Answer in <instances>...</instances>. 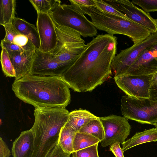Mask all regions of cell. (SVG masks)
Listing matches in <instances>:
<instances>
[{
	"label": "cell",
	"mask_w": 157,
	"mask_h": 157,
	"mask_svg": "<svg viewBox=\"0 0 157 157\" xmlns=\"http://www.w3.org/2000/svg\"><path fill=\"white\" fill-rule=\"evenodd\" d=\"M117 45V38L113 35H97L86 44L78 58L61 77L74 91H92L112 75Z\"/></svg>",
	"instance_id": "cell-1"
},
{
	"label": "cell",
	"mask_w": 157,
	"mask_h": 157,
	"mask_svg": "<svg viewBox=\"0 0 157 157\" xmlns=\"http://www.w3.org/2000/svg\"><path fill=\"white\" fill-rule=\"evenodd\" d=\"M70 87L60 76L29 74L12 85L20 100L36 107H66L71 99Z\"/></svg>",
	"instance_id": "cell-2"
},
{
	"label": "cell",
	"mask_w": 157,
	"mask_h": 157,
	"mask_svg": "<svg viewBox=\"0 0 157 157\" xmlns=\"http://www.w3.org/2000/svg\"><path fill=\"white\" fill-rule=\"evenodd\" d=\"M73 2L84 14L90 17L97 29L111 35L120 34L127 36L134 44L140 43L151 33L145 27L128 19L103 12L96 6H80Z\"/></svg>",
	"instance_id": "cell-3"
},
{
	"label": "cell",
	"mask_w": 157,
	"mask_h": 157,
	"mask_svg": "<svg viewBox=\"0 0 157 157\" xmlns=\"http://www.w3.org/2000/svg\"><path fill=\"white\" fill-rule=\"evenodd\" d=\"M35 121L30 129L34 138L31 157H45L51 149L58 144L59 134L67 120L55 110L45 109L34 114Z\"/></svg>",
	"instance_id": "cell-4"
},
{
	"label": "cell",
	"mask_w": 157,
	"mask_h": 157,
	"mask_svg": "<svg viewBox=\"0 0 157 157\" xmlns=\"http://www.w3.org/2000/svg\"><path fill=\"white\" fill-rule=\"evenodd\" d=\"M49 14L54 24L71 29L84 37L97 35V29L82 11L72 4L58 5Z\"/></svg>",
	"instance_id": "cell-5"
},
{
	"label": "cell",
	"mask_w": 157,
	"mask_h": 157,
	"mask_svg": "<svg viewBox=\"0 0 157 157\" xmlns=\"http://www.w3.org/2000/svg\"><path fill=\"white\" fill-rule=\"evenodd\" d=\"M122 115L128 119L154 125L157 121V102L149 98L137 99L127 95L122 97Z\"/></svg>",
	"instance_id": "cell-6"
},
{
	"label": "cell",
	"mask_w": 157,
	"mask_h": 157,
	"mask_svg": "<svg viewBox=\"0 0 157 157\" xmlns=\"http://www.w3.org/2000/svg\"><path fill=\"white\" fill-rule=\"evenodd\" d=\"M157 43V32L152 33L146 39L121 51L116 56L112 65L115 76L124 74L146 49Z\"/></svg>",
	"instance_id": "cell-7"
},
{
	"label": "cell",
	"mask_w": 157,
	"mask_h": 157,
	"mask_svg": "<svg viewBox=\"0 0 157 157\" xmlns=\"http://www.w3.org/2000/svg\"><path fill=\"white\" fill-rule=\"evenodd\" d=\"M103 127L105 137L101 142L105 147L117 143L122 144L129 135L131 127L125 117L111 115L100 117Z\"/></svg>",
	"instance_id": "cell-8"
},
{
	"label": "cell",
	"mask_w": 157,
	"mask_h": 157,
	"mask_svg": "<svg viewBox=\"0 0 157 157\" xmlns=\"http://www.w3.org/2000/svg\"><path fill=\"white\" fill-rule=\"evenodd\" d=\"M153 74H122L114 76V79L118 86L126 95L137 99L149 98V90Z\"/></svg>",
	"instance_id": "cell-9"
},
{
	"label": "cell",
	"mask_w": 157,
	"mask_h": 157,
	"mask_svg": "<svg viewBox=\"0 0 157 157\" xmlns=\"http://www.w3.org/2000/svg\"><path fill=\"white\" fill-rule=\"evenodd\" d=\"M128 19L145 27L151 33L157 32V19H154L142 9L128 0H104Z\"/></svg>",
	"instance_id": "cell-10"
},
{
	"label": "cell",
	"mask_w": 157,
	"mask_h": 157,
	"mask_svg": "<svg viewBox=\"0 0 157 157\" xmlns=\"http://www.w3.org/2000/svg\"><path fill=\"white\" fill-rule=\"evenodd\" d=\"M71 66L59 62L50 52H44L36 49L30 74L61 76Z\"/></svg>",
	"instance_id": "cell-11"
},
{
	"label": "cell",
	"mask_w": 157,
	"mask_h": 157,
	"mask_svg": "<svg viewBox=\"0 0 157 157\" xmlns=\"http://www.w3.org/2000/svg\"><path fill=\"white\" fill-rule=\"evenodd\" d=\"M36 24L40 41L39 50L50 52L56 48L58 42L55 24L49 13H37Z\"/></svg>",
	"instance_id": "cell-12"
},
{
	"label": "cell",
	"mask_w": 157,
	"mask_h": 157,
	"mask_svg": "<svg viewBox=\"0 0 157 157\" xmlns=\"http://www.w3.org/2000/svg\"><path fill=\"white\" fill-rule=\"evenodd\" d=\"M157 72V43L144 50L124 74L148 75Z\"/></svg>",
	"instance_id": "cell-13"
},
{
	"label": "cell",
	"mask_w": 157,
	"mask_h": 157,
	"mask_svg": "<svg viewBox=\"0 0 157 157\" xmlns=\"http://www.w3.org/2000/svg\"><path fill=\"white\" fill-rule=\"evenodd\" d=\"M35 50L8 52L15 71V80L30 74Z\"/></svg>",
	"instance_id": "cell-14"
},
{
	"label": "cell",
	"mask_w": 157,
	"mask_h": 157,
	"mask_svg": "<svg viewBox=\"0 0 157 157\" xmlns=\"http://www.w3.org/2000/svg\"><path fill=\"white\" fill-rule=\"evenodd\" d=\"M34 138L31 129L23 131L13 143V157H31L34 149Z\"/></svg>",
	"instance_id": "cell-15"
},
{
	"label": "cell",
	"mask_w": 157,
	"mask_h": 157,
	"mask_svg": "<svg viewBox=\"0 0 157 157\" xmlns=\"http://www.w3.org/2000/svg\"><path fill=\"white\" fill-rule=\"evenodd\" d=\"M12 24L20 34L28 38L36 49L39 50L40 41L37 27L23 19L16 17Z\"/></svg>",
	"instance_id": "cell-16"
},
{
	"label": "cell",
	"mask_w": 157,
	"mask_h": 157,
	"mask_svg": "<svg viewBox=\"0 0 157 157\" xmlns=\"http://www.w3.org/2000/svg\"><path fill=\"white\" fill-rule=\"evenodd\" d=\"M99 118L86 109L75 110L70 112L69 118L65 125L78 132L89 122Z\"/></svg>",
	"instance_id": "cell-17"
},
{
	"label": "cell",
	"mask_w": 157,
	"mask_h": 157,
	"mask_svg": "<svg viewBox=\"0 0 157 157\" xmlns=\"http://www.w3.org/2000/svg\"><path fill=\"white\" fill-rule=\"evenodd\" d=\"M157 141V129H146L142 132L136 133L132 137L121 144L124 151L144 143Z\"/></svg>",
	"instance_id": "cell-18"
},
{
	"label": "cell",
	"mask_w": 157,
	"mask_h": 157,
	"mask_svg": "<svg viewBox=\"0 0 157 157\" xmlns=\"http://www.w3.org/2000/svg\"><path fill=\"white\" fill-rule=\"evenodd\" d=\"M76 132L65 124L61 129L58 144L65 152L71 154L74 153L73 141Z\"/></svg>",
	"instance_id": "cell-19"
},
{
	"label": "cell",
	"mask_w": 157,
	"mask_h": 157,
	"mask_svg": "<svg viewBox=\"0 0 157 157\" xmlns=\"http://www.w3.org/2000/svg\"><path fill=\"white\" fill-rule=\"evenodd\" d=\"M16 1L1 0L0 1V24L4 25L12 23L15 17Z\"/></svg>",
	"instance_id": "cell-20"
},
{
	"label": "cell",
	"mask_w": 157,
	"mask_h": 157,
	"mask_svg": "<svg viewBox=\"0 0 157 157\" xmlns=\"http://www.w3.org/2000/svg\"><path fill=\"white\" fill-rule=\"evenodd\" d=\"M100 142L99 139L91 134L77 132L73 141L74 152Z\"/></svg>",
	"instance_id": "cell-21"
},
{
	"label": "cell",
	"mask_w": 157,
	"mask_h": 157,
	"mask_svg": "<svg viewBox=\"0 0 157 157\" xmlns=\"http://www.w3.org/2000/svg\"><path fill=\"white\" fill-rule=\"evenodd\" d=\"M78 132L91 134L99 139L101 142L105 137L104 130L100 117L89 122Z\"/></svg>",
	"instance_id": "cell-22"
},
{
	"label": "cell",
	"mask_w": 157,
	"mask_h": 157,
	"mask_svg": "<svg viewBox=\"0 0 157 157\" xmlns=\"http://www.w3.org/2000/svg\"><path fill=\"white\" fill-rule=\"evenodd\" d=\"M37 13H49L50 10L56 5L61 4L59 0H30Z\"/></svg>",
	"instance_id": "cell-23"
},
{
	"label": "cell",
	"mask_w": 157,
	"mask_h": 157,
	"mask_svg": "<svg viewBox=\"0 0 157 157\" xmlns=\"http://www.w3.org/2000/svg\"><path fill=\"white\" fill-rule=\"evenodd\" d=\"M2 49L0 61L2 70L6 77L15 78L16 72L9 55L5 48H2Z\"/></svg>",
	"instance_id": "cell-24"
},
{
	"label": "cell",
	"mask_w": 157,
	"mask_h": 157,
	"mask_svg": "<svg viewBox=\"0 0 157 157\" xmlns=\"http://www.w3.org/2000/svg\"><path fill=\"white\" fill-rule=\"evenodd\" d=\"M131 2L146 13L157 11V0H132Z\"/></svg>",
	"instance_id": "cell-25"
},
{
	"label": "cell",
	"mask_w": 157,
	"mask_h": 157,
	"mask_svg": "<svg viewBox=\"0 0 157 157\" xmlns=\"http://www.w3.org/2000/svg\"><path fill=\"white\" fill-rule=\"evenodd\" d=\"M95 1L96 7L101 11L128 19L124 14L105 2L104 0H95Z\"/></svg>",
	"instance_id": "cell-26"
},
{
	"label": "cell",
	"mask_w": 157,
	"mask_h": 157,
	"mask_svg": "<svg viewBox=\"0 0 157 157\" xmlns=\"http://www.w3.org/2000/svg\"><path fill=\"white\" fill-rule=\"evenodd\" d=\"M1 46L2 48H5L8 52H20L25 50H31L36 49L34 45L32 43H30L25 47H22L13 43L5 41L3 40L1 41Z\"/></svg>",
	"instance_id": "cell-27"
},
{
	"label": "cell",
	"mask_w": 157,
	"mask_h": 157,
	"mask_svg": "<svg viewBox=\"0 0 157 157\" xmlns=\"http://www.w3.org/2000/svg\"><path fill=\"white\" fill-rule=\"evenodd\" d=\"M98 143L74 152L76 157H99L98 151Z\"/></svg>",
	"instance_id": "cell-28"
},
{
	"label": "cell",
	"mask_w": 157,
	"mask_h": 157,
	"mask_svg": "<svg viewBox=\"0 0 157 157\" xmlns=\"http://www.w3.org/2000/svg\"><path fill=\"white\" fill-rule=\"evenodd\" d=\"M3 26L5 30L6 34L3 40L6 42L13 43L14 38L20 33L12 23Z\"/></svg>",
	"instance_id": "cell-29"
},
{
	"label": "cell",
	"mask_w": 157,
	"mask_h": 157,
	"mask_svg": "<svg viewBox=\"0 0 157 157\" xmlns=\"http://www.w3.org/2000/svg\"><path fill=\"white\" fill-rule=\"evenodd\" d=\"M58 144L51 149L45 157H71V154L64 151Z\"/></svg>",
	"instance_id": "cell-30"
},
{
	"label": "cell",
	"mask_w": 157,
	"mask_h": 157,
	"mask_svg": "<svg viewBox=\"0 0 157 157\" xmlns=\"http://www.w3.org/2000/svg\"><path fill=\"white\" fill-rule=\"evenodd\" d=\"M13 43L22 47H25L32 43L26 36L20 34L14 38Z\"/></svg>",
	"instance_id": "cell-31"
},
{
	"label": "cell",
	"mask_w": 157,
	"mask_h": 157,
	"mask_svg": "<svg viewBox=\"0 0 157 157\" xmlns=\"http://www.w3.org/2000/svg\"><path fill=\"white\" fill-rule=\"evenodd\" d=\"M11 153L7 145L0 137V157H10Z\"/></svg>",
	"instance_id": "cell-32"
},
{
	"label": "cell",
	"mask_w": 157,
	"mask_h": 157,
	"mask_svg": "<svg viewBox=\"0 0 157 157\" xmlns=\"http://www.w3.org/2000/svg\"><path fill=\"white\" fill-rule=\"evenodd\" d=\"M120 144L119 142H117L110 145V150L116 157H124V151L121 147Z\"/></svg>",
	"instance_id": "cell-33"
},
{
	"label": "cell",
	"mask_w": 157,
	"mask_h": 157,
	"mask_svg": "<svg viewBox=\"0 0 157 157\" xmlns=\"http://www.w3.org/2000/svg\"><path fill=\"white\" fill-rule=\"evenodd\" d=\"M77 5L82 6H96L95 0H73Z\"/></svg>",
	"instance_id": "cell-34"
},
{
	"label": "cell",
	"mask_w": 157,
	"mask_h": 157,
	"mask_svg": "<svg viewBox=\"0 0 157 157\" xmlns=\"http://www.w3.org/2000/svg\"><path fill=\"white\" fill-rule=\"evenodd\" d=\"M149 99L157 102V84H152L149 90Z\"/></svg>",
	"instance_id": "cell-35"
},
{
	"label": "cell",
	"mask_w": 157,
	"mask_h": 157,
	"mask_svg": "<svg viewBox=\"0 0 157 157\" xmlns=\"http://www.w3.org/2000/svg\"><path fill=\"white\" fill-rule=\"evenodd\" d=\"M151 83L157 84V72L154 74L153 75Z\"/></svg>",
	"instance_id": "cell-36"
},
{
	"label": "cell",
	"mask_w": 157,
	"mask_h": 157,
	"mask_svg": "<svg viewBox=\"0 0 157 157\" xmlns=\"http://www.w3.org/2000/svg\"><path fill=\"white\" fill-rule=\"evenodd\" d=\"M154 125L155 127V128L157 129V121L155 122Z\"/></svg>",
	"instance_id": "cell-37"
},
{
	"label": "cell",
	"mask_w": 157,
	"mask_h": 157,
	"mask_svg": "<svg viewBox=\"0 0 157 157\" xmlns=\"http://www.w3.org/2000/svg\"><path fill=\"white\" fill-rule=\"evenodd\" d=\"M72 154V157H76L75 156L74 153H73Z\"/></svg>",
	"instance_id": "cell-38"
}]
</instances>
